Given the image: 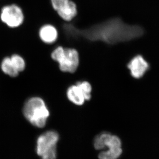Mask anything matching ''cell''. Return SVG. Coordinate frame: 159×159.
<instances>
[{"label":"cell","mask_w":159,"mask_h":159,"mask_svg":"<svg viewBox=\"0 0 159 159\" xmlns=\"http://www.w3.org/2000/svg\"><path fill=\"white\" fill-rule=\"evenodd\" d=\"M111 134L108 132H102L97 135L94 140V147L98 150H103L106 148V144Z\"/></svg>","instance_id":"cell-12"},{"label":"cell","mask_w":159,"mask_h":159,"mask_svg":"<svg viewBox=\"0 0 159 159\" xmlns=\"http://www.w3.org/2000/svg\"><path fill=\"white\" fill-rule=\"evenodd\" d=\"M64 31L69 38H81L89 42L101 41L113 45L141 37L145 30L138 25H129L118 17L94 24L86 29H79L73 24H65Z\"/></svg>","instance_id":"cell-1"},{"label":"cell","mask_w":159,"mask_h":159,"mask_svg":"<svg viewBox=\"0 0 159 159\" xmlns=\"http://www.w3.org/2000/svg\"><path fill=\"white\" fill-rule=\"evenodd\" d=\"M23 113L26 119L37 127H44L50 116L45 102L39 98H31L26 102Z\"/></svg>","instance_id":"cell-2"},{"label":"cell","mask_w":159,"mask_h":159,"mask_svg":"<svg viewBox=\"0 0 159 159\" xmlns=\"http://www.w3.org/2000/svg\"><path fill=\"white\" fill-rule=\"evenodd\" d=\"M39 36L44 43L52 44L57 40L58 32L54 25L50 24H44L39 30Z\"/></svg>","instance_id":"cell-7"},{"label":"cell","mask_w":159,"mask_h":159,"mask_svg":"<svg viewBox=\"0 0 159 159\" xmlns=\"http://www.w3.org/2000/svg\"><path fill=\"white\" fill-rule=\"evenodd\" d=\"M57 12L62 19L70 22L72 21L77 15L76 5L74 2L70 0L67 4L57 11Z\"/></svg>","instance_id":"cell-8"},{"label":"cell","mask_w":159,"mask_h":159,"mask_svg":"<svg viewBox=\"0 0 159 159\" xmlns=\"http://www.w3.org/2000/svg\"><path fill=\"white\" fill-rule=\"evenodd\" d=\"M1 68L2 71L9 76L15 77L19 73L12 63L10 57H5L3 59L1 64Z\"/></svg>","instance_id":"cell-10"},{"label":"cell","mask_w":159,"mask_h":159,"mask_svg":"<svg viewBox=\"0 0 159 159\" xmlns=\"http://www.w3.org/2000/svg\"><path fill=\"white\" fill-rule=\"evenodd\" d=\"M11 60L17 71L20 72L24 71L25 68V61L24 58L19 54H13L11 56Z\"/></svg>","instance_id":"cell-13"},{"label":"cell","mask_w":159,"mask_h":159,"mask_svg":"<svg viewBox=\"0 0 159 159\" xmlns=\"http://www.w3.org/2000/svg\"><path fill=\"white\" fill-rule=\"evenodd\" d=\"M123 152L122 147H112L103 150L99 153V159H117Z\"/></svg>","instance_id":"cell-11"},{"label":"cell","mask_w":159,"mask_h":159,"mask_svg":"<svg viewBox=\"0 0 159 159\" xmlns=\"http://www.w3.org/2000/svg\"><path fill=\"white\" fill-rule=\"evenodd\" d=\"M59 135L54 131H47L38 139L37 152L42 159H56Z\"/></svg>","instance_id":"cell-4"},{"label":"cell","mask_w":159,"mask_h":159,"mask_svg":"<svg viewBox=\"0 0 159 159\" xmlns=\"http://www.w3.org/2000/svg\"><path fill=\"white\" fill-rule=\"evenodd\" d=\"M84 95L86 101H89L91 98L92 87L90 83L86 81H80L76 84Z\"/></svg>","instance_id":"cell-14"},{"label":"cell","mask_w":159,"mask_h":159,"mask_svg":"<svg viewBox=\"0 0 159 159\" xmlns=\"http://www.w3.org/2000/svg\"><path fill=\"white\" fill-rule=\"evenodd\" d=\"M0 19L8 27L17 28L24 22V13L22 8L18 5H7L2 8Z\"/></svg>","instance_id":"cell-5"},{"label":"cell","mask_w":159,"mask_h":159,"mask_svg":"<svg viewBox=\"0 0 159 159\" xmlns=\"http://www.w3.org/2000/svg\"><path fill=\"white\" fill-rule=\"evenodd\" d=\"M70 0H51L52 6L54 11L57 12L69 2Z\"/></svg>","instance_id":"cell-15"},{"label":"cell","mask_w":159,"mask_h":159,"mask_svg":"<svg viewBox=\"0 0 159 159\" xmlns=\"http://www.w3.org/2000/svg\"><path fill=\"white\" fill-rule=\"evenodd\" d=\"M51 57L58 63L59 68L63 72L73 73L76 71L80 63L79 54L74 48H64L59 46L52 51Z\"/></svg>","instance_id":"cell-3"},{"label":"cell","mask_w":159,"mask_h":159,"mask_svg":"<svg viewBox=\"0 0 159 159\" xmlns=\"http://www.w3.org/2000/svg\"><path fill=\"white\" fill-rule=\"evenodd\" d=\"M131 75L135 79L142 77L150 68L148 62L141 55H137L131 58L127 64Z\"/></svg>","instance_id":"cell-6"},{"label":"cell","mask_w":159,"mask_h":159,"mask_svg":"<svg viewBox=\"0 0 159 159\" xmlns=\"http://www.w3.org/2000/svg\"><path fill=\"white\" fill-rule=\"evenodd\" d=\"M66 95L70 101L76 105L82 106L86 101L84 95L77 84L70 87L67 90Z\"/></svg>","instance_id":"cell-9"}]
</instances>
